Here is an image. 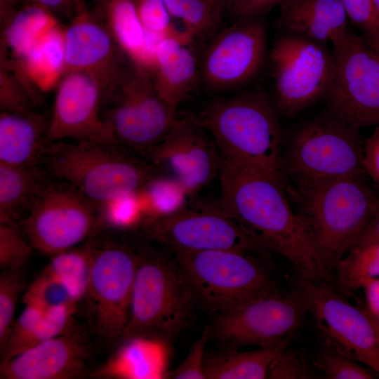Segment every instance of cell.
<instances>
[{
  "mask_svg": "<svg viewBox=\"0 0 379 379\" xmlns=\"http://www.w3.org/2000/svg\"><path fill=\"white\" fill-rule=\"evenodd\" d=\"M41 88L56 83L65 66L63 27L59 22L39 38L23 62L18 65Z\"/></svg>",
  "mask_w": 379,
  "mask_h": 379,
  "instance_id": "f1b7e54d",
  "label": "cell"
},
{
  "mask_svg": "<svg viewBox=\"0 0 379 379\" xmlns=\"http://www.w3.org/2000/svg\"><path fill=\"white\" fill-rule=\"evenodd\" d=\"M60 21L35 4H23L0 28V64L20 65L43 34Z\"/></svg>",
  "mask_w": 379,
  "mask_h": 379,
  "instance_id": "4316f807",
  "label": "cell"
},
{
  "mask_svg": "<svg viewBox=\"0 0 379 379\" xmlns=\"http://www.w3.org/2000/svg\"><path fill=\"white\" fill-rule=\"evenodd\" d=\"M239 0H223L225 8H227V10L230 11L231 8L234 6V5Z\"/></svg>",
  "mask_w": 379,
  "mask_h": 379,
  "instance_id": "f5cc1de1",
  "label": "cell"
},
{
  "mask_svg": "<svg viewBox=\"0 0 379 379\" xmlns=\"http://www.w3.org/2000/svg\"><path fill=\"white\" fill-rule=\"evenodd\" d=\"M131 312L120 340H166L187 324L195 304L175 258L156 250L138 253Z\"/></svg>",
  "mask_w": 379,
  "mask_h": 379,
  "instance_id": "ba28073f",
  "label": "cell"
},
{
  "mask_svg": "<svg viewBox=\"0 0 379 379\" xmlns=\"http://www.w3.org/2000/svg\"><path fill=\"white\" fill-rule=\"evenodd\" d=\"M367 314L368 315L371 321L373 323L376 334L379 340V314H375L368 310H366Z\"/></svg>",
  "mask_w": 379,
  "mask_h": 379,
  "instance_id": "816d5d0a",
  "label": "cell"
},
{
  "mask_svg": "<svg viewBox=\"0 0 379 379\" xmlns=\"http://www.w3.org/2000/svg\"><path fill=\"white\" fill-rule=\"evenodd\" d=\"M49 117L39 111L27 114L1 111L0 164L42 166Z\"/></svg>",
  "mask_w": 379,
  "mask_h": 379,
  "instance_id": "603a6c76",
  "label": "cell"
},
{
  "mask_svg": "<svg viewBox=\"0 0 379 379\" xmlns=\"http://www.w3.org/2000/svg\"><path fill=\"white\" fill-rule=\"evenodd\" d=\"M22 0H0V28L4 27L18 11Z\"/></svg>",
  "mask_w": 379,
  "mask_h": 379,
  "instance_id": "681fc988",
  "label": "cell"
},
{
  "mask_svg": "<svg viewBox=\"0 0 379 379\" xmlns=\"http://www.w3.org/2000/svg\"><path fill=\"white\" fill-rule=\"evenodd\" d=\"M63 38L65 66L62 74L86 72L105 79L126 57L104 22L86 6L63 27Z\"/></svg>",
  "mask_w": 379,
  "mask_h": 379,
  "instance_id": "ffe728a7",
  "label": "cell"
},
{
  "mask_svg": "<svg viewBox=\"0 0 379 379\" xmlns=\"http://www.w3.org/2000/svg\"><path fill=\"white\" fill-rule=\"evenodd\" d=\"M366 173L379 186V126L364 145Z\"/></svg>",
  "mask_w": 379,
  "mask_h": 379,
  "instance_id": "bcb514c9",
  "label": "cell"
},
{
  "mask_svg": "<svg viewBox=\"0 0 379 379\" xmlns=\"http://www.w3.org/2000/svg\"><path fill=\"white\" fill-rule=\"evenodd\" d=\"M348 20L363 32L379 28V9L374 0H340Z\"/></svg>",
  "mask_w": 379,
  "mask_h": 379,
  "instance_id": "7bdbcfd3",
  "label": "cell"
},
{
  "mask_svg": "<svg viewBox=\"0 0 379 379\" xmlns=\"http://www.w3.org/2000/svg\"><path fill=\"white\" fill-rule=\"evenodd\" d=\"M284 347L272 361L267 374L270 379H307L312 378L308 360L300 351Z\"/></svg>",
  "mask_w": 379,
  "mask_h": 379,
  "instance_id": "60d3db41",
  "label": "cell"
},
{
  "mask_svg": "<svg viewBox=\"0 0 379 379\" xmlns=\"http://www.w3.org/2000/svg\"><path fill=\"white\" fill-rule=\"evenodd\" d=\"M22 301L45 314L65 307H77L79 302L64 281L45 270L27 288Z\"/></svg>",
  "mask_w": 379,
  "mask_h": 379,
  "instance_id": "e575fe53",
  "label": "cell"
},
{
  "mask_svg": "<svg viewBox=\"0 0 379 379\" xmlns=\"http://www.w3.org/2000/svg\"><path fill=\"white\" fill-rule=\"evenodd\" d=\"M152 73L125 57L104 79L101 116L120 144L137 154L163 141L178 119Z\"/></svg>",
  "mask_w": 379,
  "mask_h": 379,
  "instance_id": "8992f818",
  "label": "cell"
},
{
  "mask_svg": "<svg viewBox=\"0 0 379 379\" xmlns=\"http://www.w3.org/2000/svg\"><path fill=\"white\" fill-rule=\"evenodd\" d=\"M331 44L334 74L321 113L359 128L379 126V57L350 29Z\"/></svg>",
  "mask_w": 379,
  "mask_h": 379,
  "instance_id": "8fae6325",
  "label": "cell"
},
{
  "mask_svg": "<svg viewBox=\"0 0 379 379\" xmlns=\"http://www.w3.org/2000/svg\"><path fill=\"white\" fill-rule=\"evenodd\" d=\"M41 89L20 65H0L1 111L27 114L42 105Z\"/></svg>",
  "mask_w": 379,
  "mask_h": 379,
  "instance_id": "4dcf8cb0",
  "label": "cell"
},
{
  "mask_svg": "<svg viewBox=\"0 0 379 379\" xmlns=\"http://www.w3.org/2000/svg\"><path fill=\"white\" fill-rule=\"evenodd\" d=\"M210 337V325H207L199 338L192 344L182 362L175 368L166 371L164 378L206 379L204 371L205 347Z\"/></svg>",
  "mask_w": 379,
  "mask_h": 379,
  "instance_id": "b9f144b4",
  "label": "cell"
},
{
  "mask_svg": "<svg viewBox=\"0 0 379 379\" xmlns=\"http://www.w3.org/2000/svg\"><path fill=\"white\" fill-rule=\"evenodd\" d=\"M103 79L86 72H70L56 83L47 143L65 140L121 145L101 116Z\"/></svg>",
  "mask_w": 379,
  "mask_h": 379,
  "instance_id": "e0dca14e",
  "label": "cell"
},
{
  "mask_svg": "<svg viewBox=\"0 0 379 379\" xmlns=\"http://www.w3.org/2000/svg\"><path fill=\"white\" fill-rule=\"evenodd\" d=\"M288 197L330 274L375 213L379 194L361 178L292 185Z\"/></svg>",
  "mask_w": 379,
  "mask_h": 379,
  "instance_id": "3957f363",
  "label": "cell"
},
{
  "mask_svg": "<svg viewBox=\"0 0 379 379\" xmlns=\"http://www.w3.org/2000/svg\"><path fill=\"white\" fill-rule=\"evenodd\" d=\"M209 1H211L215 6H217L218 7L222 8V10L225 9L223 0H209Z\"/></svg>",
  "mask_w": 379,
  "mask_h": 379,
  "instance_id": "db71d44e",
  "label": "cell"
},
{
  "mask_svg": "<svg viewBox=\"0 0 379 379\" xmlns=\"http://www.w3.org/2000/svg\"><path fill=\"white\" fill-rule=\"evenodd\" d=\"M308 312L300 288L279 291L237 310L219 313L210 325L211 337L234 349L242 346L270 347L291 337Z\"/></svg>",
  "mask_w": 379,
  "mask_h": 379,
  "instance_id": "5bb4252c",
  "label": "cell"
},
{
  "mask_svg": "<svg viewBox=\"0 0 379 379\" xmlns=\"http://www.w3.org/2000/svg\"><path fill=\"white\" fill-rule=\"evenodd\" d=\"M220 204L247 233L286 258L298 277L328 280L312 237L285 187L269 177L236 166L221 157Z\"/></svg>",
  "mask_w": 379,
  "mask_h": 379,
  "instance_id": "6da1fadb",
  "label": "cell"
},
{
  "mask_svg": "<svg viewBox=\"0 0 379 379\" xmlns=\"http://www.w3.org/2000/svg\"><path fill=\"white\" fill-rule=\"evenodd\" d=\"M379 241V204L378 208L355 244Z\"/></svg>",
  "mask_w": 379,
  "mask_h": 379,
  "instance_id": "7dc6e473",
  "label": "cell"
},
{
  "mask_svg": "<svg viewBox=\"0 0 379 379\" xmlns=\"http://www.w3.org/2000/svg\"><path fill=\"white\" fill-rule=\"evenodd\" d=\"M25 287L20 270H4L0 275V350L13 323L20 294Z\"/></svg>",
  "mask_w": 379,
  "mask_h": 379,
  "instance_id": "8d00e7d4",
  "label": "cell"
},
{
  "mask_svg": "<svg viewBox=\"0 0 379 379\" xmlns=\"http://www.w3.org/2000/svg\"><path fill=\"white\" fill-rule=\"evenodd\" d=\"M191 117L211 135L222 159L278 181L286 193L291 190L282 160L285 130L265 91L252 89L218 99Z\"/></svg>",
  "mask_w": 379,
  "mask_h": 379,
  "instance_id": "7a4b0ae2",
  "label": "cell"
},
{
  "mask_svg": "<svg viewBox=\"0 0 379 379\" xmlns=\"http://www.w3.org/2000/svg\"><path fill=\"white\" fill-rule=\"evenodd\" d=\"M295 284L326 347L379 375V340L366 310L348 302L328 280L314 281L298 276Z\"/></svg>",
  "mask_w": 379,
  "mask_h": 379,
  "instance_id": "4fadbf2b",
  "label": "cell"
},
{
  "mask_svg": "<svg viewBox=\"0 0 379 379\" xmlns=\"http://www.w3.org/2000/svg\"><path fill=\"white\" fill-rule=\"evenodd\" d=\"M374 1L375 2L376 6H378V8L379 9V0H374Z\"/></svg>",
  "mask_w": 379,
  "mask_h": 379,
  "instance_id": "11a10c76",
  "label": "cell"
},
{
  "mask_svg": "<svg viewBox=\"0 0 379 379\" xmlns=\"http://www.w3.org/2000/svg\"><path fill=\"white\" fill-rule=\"evenodd\" d=\"M99 225L98 206L51 175L19 227L34 250L51 257L87 239Z\"/></svg>",
  "mask_w": 379,
  "mask_h": 379,
  "instance_id": "30bf717a",
  "label": "cell"
},
{
  "mask_svg": "<svg viewBox=\"0 0 379 379\" xmlns=\"http://www.w3.org/2000/svg\"><path fill=\"white\" fill-rule=\"evenodd\" d=\"M291 340L255 350L234 349L206 354L204 371L206 379H264L276 356L290 344Z\"/></svg>",
  "mask_w": 379,
  "mask_h": 379,
  "instance_id": "83f0119b",
  "label": "cell"
},
{
  "mask_svg": "<svg viewBox=\"0 0 379 379\" xmlns=\"http://www.w3.org/2000/svg\"><path fill=\"white\" fill-rule=\"evenodd\" d=\"M360 36L364 42L379 57V28L370 32H363Z\"/></svg>",
  "mask_w": 379,
  "mask_h": 379,
  "instance_id": "f907efd6",
  "label": "cell"
},
{
  "mask_svg": "<svg viewBox=\"0 0 379 379\" xmlns=\"http://www.w3.org/2000/svg\"><path fill=\"white\" fill-rule=\"evenodd\" d=\"M146 32L157 38L189 35L172 22L164 0H132Z\"/></svg>",
  "mask_w": 379,
  "mask_h": 379,
  "instance_id": "74e56055",
  "label": "cell"
},
{
  "mask_svg": "<svg viewBox=\"0 0 379 379\" xmlns=\"http://www.w3.org/2000/svg\"><path fill=\"white\" fill-rule=\"evenodd\" d=\"M125 147L86 140L48 142L42 166L99 208L119 194L138 191L164 173L141 156L128 153Z\"/></svg>",
  "mask_w": 379,
  "mask_h": 379,
  "instance_id": "277c9868",
  "label": "cell"
},
{
  "mask_svg": "<svg viewBox=\"0 0 379 379\" xmlns=\"http://www.w3.org/2000/svg\"><path fill=\"white\" fill-rule=\"evenodd\" d=\"M340 0H289L280 6L276 27L322 43L332 42L348 29Z\"/></svg>",
  "mask_w": 379,
  "mask_h": 379,
  "instance_id": "7402d4cb",
  "label": "cell"
},
{
  "mask_svg": "<svg viewBox=\"0 0 379 379\" xmlns=\"http://www.w3.org/2000/svg\"><path fill=\"white\" fill-rule=\"evenodd\" d=\"M92 267L85 295L91 326L100 339H121L128 324L139 255L130 247L92 244Z\"/></svg>",
  "mask_w": 379,
  "mask_h": 379,
  "instance_id": "9a60e30c",
  "label": "cell"
},
{
  "mask_svg": "<svg viewBox=\"0 0 379 379\" xmlns=\"http://www.w3.org/2000/svg\"><path fill=\"white\" fill-rule=\"evenodd\" d=\"M267 56L263 18L238 19L211 39L199 64L200 77L211 91L237 89L258 76Z\"/></svg>",
  "mask_w": 379,
  "mask_h": 379,
  "instance_id": "2e32d148",
  "label": "cell"
},
{
  "mask_svg": "<svg viewBox=\"0 0 379 379\" xmlns=\"http://www.w3.org/2000/svg\"><path fill=\"white\" fill-rule=\"evenodd\" d=\"M337 289L352 294L379 277V241L355 244L339 260L335 270Z\"/></svg>",
  "mask_w": 379,
  "mask_h": 379,
  "instance_id": "f546056e",
  "label": "cell"
},
{
  "mask_svg": "<svg viewBox=\"0 0 379 379\" xmlns=\"http://www.w3.org/2000/svg\"><path fill=\"white\" fill-rule=\"evenodd\" d=\"M95 14L109 29L121 51L134 64L152 72L159 39L142 26L132 0H97Z\"/></svg>",
  "mask_w": 379,
  "mask_h": 379,
  "instance_id": "cb8c5ba5",
  "label": "cell"
},
{
  "mask_svg": "<svg viewBox=\"0 0 379 379\" xmlns=\"http://www.w3.org/2000/svg\"><path fill=\"white\" fill-rule=\"evenodd\" d=\"M23 4H35L52 13L59 21V17L69 20L85 7L83 0H22Z\"/></svg>",
  "mask_w": 379,
  "mask_h": 379,
  "instance_id": "f6af8a7d",
  "label": "cell"
},
{
  "mask_svg": "<svg viewBox=\"0 0 379 379\" xmlns=\"http://www.w3.org/2000/svg\"><path fill=\"white\" fill-rule=\"evenodd\" d=\"M366 291L368 310L379 314V277L368 281L364 287Z\"/></svg>",
  "mask_w": 379,
  "mask_h": 379,
  "instance_id": "c3c4849f",
  "label": "cell"
},
{
  "mask_svg": "<svg viewBox=\"0 0 379 379\" xmlns=\"http://www.w3.org/2000/svg\"><path fill=\"white\" fill-rule=\"evenodd\" d=\"M34 248L20 234V228L0 223V268L20 270L30 259Z\"/></svg>",
  "mask_w": 379,
  "mask_h": 379,
  "instance_id": "f35d334b",
  "label": "cell"
},
{
  "mask_svg": "<svg viewBox=\"0 0 379 379\" xmlns=\"http://www.w3.org/2000/svg\"><path fill=\"white\" fill-rule=\"evenodd\" d=\"M189 35L161 39L154 55L152 81L162 100L175 112L200 77L199 65Z\"/></svg>",
  "mask_w": 379,
  "mask_h": 379,
  "instance_id": "44dd1931",
  "label": "cell"
},
{
  "mask_svg": "<svg viewBox=\"0 0 379 379\" xmlns=\"http://www.w3.org/2000/svg\"><path fill=\"white\" fill-rule=\"evenodd\" d=\"M289 0H239L230 12L238 19L261 18L273 7Z\"/></svg>",
  "mask_w": 379,
  "mask_h": 379,
  "instance_id": "ee69618b",
  "label": "cell"
},
{
  "mask_svg": "<svg viewBox=\"0 0 379 379\" xmlns=\"http://www.w3.org/2000/svg\"><path fill=\"white\" fill-rule=\"evenodd\" d=\"M138 192L144 208L143 223L179 211L190 198L180 182L164 173L152 178Z\"/></svg>",
  "mask_w": 379,
  "mask_h": 379,
  "instance_id": "1f68e13d",
  "label": "cell"
},
{
  "mask_svg": "<svg viewBox=\"0 0 379 379\" xmlns=\"http://www.w3.org/2000/svg\"><path fill=\"white\" fill-rule=\"evenodd\" d=\"M161 339L135 337L124 341L117 352L93 375L105 378H164L165 353Z\"/></svg>",
  "mask_w": 379,
  "mask_h": 379,
  "instance_id": "d4e9b609",
  "label": "cell"
},
{
  "mask_svg": "<svg viewBox=\"0 0 379 379\" xmlns=\"http://www.w3.org/2000/svg\"><path fill=\"white\" fill-rule=\"evenodd\" d=\"M50 177L43 166L0 164V223L20 228Z\"/></svg>",
  "mask_w": 379,
  "mask_h": 379,
  "instance_id": "484cf974",
  "label": "cell"
},
{
  "mask_svg": "<svg viewBox=\"0 0 379 379\" xmlns=\"http://www.w3.org/2000/svg\"><path fill=\"white\" fill-rule=\"evenodd\" d=\"M90 347L80 331L38 344L1 363L3 379H73L86 375Z\"/></svg>",
  "mask_w": 379,
  "mask_h": 379,
  "instance_id": "d6986e66",
  "label": "cell"
},
{
  "mask_svg": "<svg viewBox=\"0 0 379 379\" xmlns=\"http://www.w3.org/2000/svg\"><path fill=\"white\" fill-rule=\"evenodd\" d=\"M138 154L180 182L190 198L218 178L217 145L191 116L178 119L163 141Z\"/></svg>",
  "mask_w": 379,
  "mask_h": 379,
  "instance_id": "ac0fdd59",
  "label": "cell"
},
{
  "mask_svg": "<svg viewBox=\"0 0 379 379\" xmlns=\"http://www.w3.org/2000/svg\"><path fill=\"white\" fill-rule=\"evenodd\" d=\"M172 18L180 21L194 40L211 39L220 24L222 9L209 0H164Z\"/></svg>",
  "mask_w": 379,
  "mask_h": 379,
  "instance_id": "d6a6232c",
  "label": "cell"
},
{
  "mask_svg": "<svg viewBox=\"0 0 379 379\" xmlns=\"http://www.w3.org/2000/svg\"><path fill=\"white\" fill-rule=\"evenodd\" d=\"M173 254L194 302L210 312L237 310L279 291L264 256L231 250Z\"/></svg>",
  "mask_w": 379,
  "mask_h": 379,
  "instance_id": "52a82bcc",
  "label": "cell"
},
{
  "mask_svg": "<svg viewBox=\"0 0 379 379\" xmlns=\"http://www.w3.org/2000/svg\"><path fill=\"white\" fill-rule=\"evenodd\" d=\"M317 366L326 378L329 379H372L375 373L370 368L359 365L357 361L329 348L317 357Z\"/></svg>",
  "mask_w": 379,
  "mask_h": 379,
  "instance_id": "ab89813d",
  "label": "cell"
},
{
  "mask_svg": "<svg viewBox=\"0 0 379 379\" xmlns=\"http://www.w3.org/2000/svg\"><path fill=\"white\" fill-rule=\"evenodd\" d=\"M360 128L321 113L285 130L282 160L291 185L345 178H364Z\"/></svg>",
  "mask_w": 379,
  "mask_h": 379,
  "instance_id": "5b68a950",
  "label": "cell"
},
{
  "mask_svg": "<svg viewBox=\"0 0 379 379\" xmlns=\"http://www.w3.org/2000/svg\"><path fill=\"white\" fill-rule=\"evenodd\" d=\"M268 59L272 97L281 118L291 119L325 102L335 68L333 51L326 43L281 32Z\"/></svg>",
  "mask_w": 379,
  "mask_h": 379,
  "instance_id": "9c48e42d",
  "label": "cell"
},
{
  "mask_svg": "<svg viewBox=\"0 0 379 379\" xmlns=\"http://www.w3.org/2000/svg\"><path fill=\"white\" fill-rule=\"evenodd\" d=\"M147 234L172 253L231 250L265 256L270 251L222 208L188 203L179 211L143 223Z\"/></svg>",
  "mask_w": 379,
  "mask_h": 379,
  "instance_id": "7c38bea8",
  "label": "cell"
},
{
  "mask_svg": "<svg viewBox=\"0 0 379 379\" xmlns=\"http://www.w3.org/2000/svg\"><path fill=\"white\" fill-rule=\"evenodd\" d=\"M44 270L64 281L79 300L84 298L91 278L92 251L91 244L54 255Z\"/></svg>",
  "mask_w": 379,
  "mask_h": 379,
  "instance_id": "836d02e7",
  "label": "cell"
},
{
  "mask_svg": "<svg viewBox=\"0 0 379 379\" xmlns=\"http://www.w3.org/2000/svg\"><path fill=\"white\" fill-rule=\"evenodd\" d=\"M100 224L117 229H130L143 223L145 212L137 192L119 194L99 206Z\"/></svg>",
  "mask_w": 379,
  "mask_h": 379,
  "instance_id": "d590c367",
  "label": "cell"
}]
</instances>
